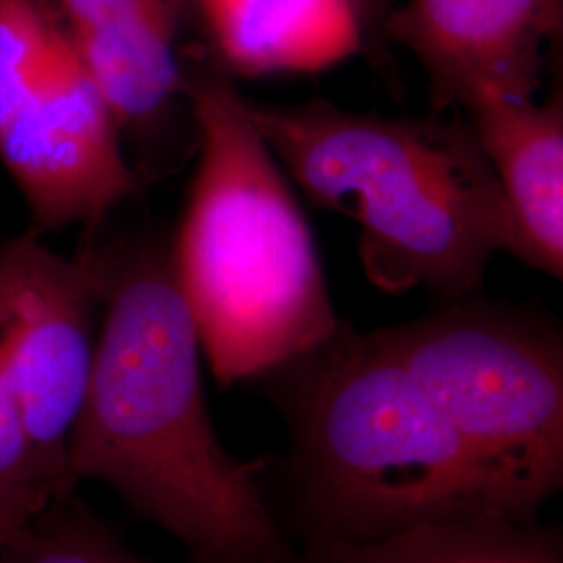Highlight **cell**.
<instances>
[{
    "instance_id": "cell-10",
    "label": "cell",
    "mask_w": 563,
    "mask_h": 563,
    "mask_svg": "<svg viewBox=\"0 0 563 563\" xmlns=\"http://www.w3.org/2000/svg\"><path fill=\"white\" fill-rule=\"evenodd\" d=\"M216 59L236 78L313 74L351 57L386 67L393 0H197Z\"/></svg>"
},
{
    "instance_id": "cell-6",
    "label": "cell",
    "mask_w": 563,
    "mask_h": 563,
    "mask_svg": "<svg viewBox=\"0 0 563 563\" xmlns=\"http://www.w3.org/2000/svg\"><path fill=\"white\" fill-rule=\"evenodd\" d=\"M0 163L38 239L97 232L139 190L120 125L44 0H0Z\"/></svg>"
},
{
    "instance_id": "cell-7",
    "label": "cell",
    "mask_w": 563,
    "mask_h": 563,
    "mask_svg": "<svg viewBox=\"0 0 563 563\" xmlns=\"http://www.w3.org/2000/svg\"><path fill=\"white\" fill-rule=\"evenodd\" d=\"M102 299L97 242L76 260L30 232L0 244V363L44 467L69 493L67 449L92 374Z\"/></svg>"
},
{
    "instance_id": "cell-1",
    "label": "cell",
    "mask_w": 563,
    "mask_h": 563,
    "mask_svg": "<svg viewBox=\"0 0 563 563\" xmlns=\"http://www.w3.org/2000/svg\"><path fill=\"white\" fill-rule=\"evenodd\" d=\"M95 363L67 449L97 481L180 541L190 563H292L262 483L263 457L223 446L205 399L201 341L159 242L102 246Z\"/></svg>"
},
{
    "instance_id": "cell-13",
    "label": "cell",
    "mask_w": 563,
    "mask_h": 563,
    "mask_svg": "<svg viewBox=\"0 0 563 563\" xmlns=\"http://www.w3.org/2000/svg\"><path fill=\"white\" fill-rule=\"evenodd\" d=\"M0 563H146L76 499L41 509L0 549Z\"/></svg>"
},
{
    "instance_id": "cell-14",
    "label": "cell",
    "mask_w": 563,
    "mask_h": 563,
    "mask_svg": "<svg viewBox=\"0 0 563 563\" xmlns=\"http://www.w3.org/2000/svg\"><path fill=\"white\" fill-rule=\"evenodd\" d=\"M71 493L44 467L15 388L0 363V509L41 511Z\"/></svg>"
},
{
    "instance_id": "cell-9",
    "label": "cell",
    "mask_w": 563,
    "mask_h": 563,
    "mask_svg": "<svg viewBox=\"0 0 563 563\" xmlns=\"http://www.w3.org/2000/svg\"><path fill=\"white\" fill-rule=\"evenodd\" d=\"M563 32V0H407L384 36L420 60L432 113L472 95L534 99Z\"/></svg>"
},
{
    "instance_id": "cell-2",
    "label": "cell",
    "mask_w": 563,
    "mask_h": 563,
    "mask_svg": "<svg viewBox=\"0 0 563 563\" xmlns=\"http://www.w3.org/2000/svg\"><path fill=\"white\" fill-rule=\"evenodd\" d=\"M255 380L288 434L284 457H263V476L280 483L272 509L286 537L363 543L505 518L453 430L374 330L342 322Z\"/></svg>"
},
{
    "instance_id": "cell-12",
    "label": "cell",
    "mask_w": 563,
    "mask_h": 563,
    "mask_svg": "<svg viewBox=\"0 0 563 563\" xmlns=\"http://www.w3.org/2000/svg\"><path fill=\"white\" fill-rule=\"evenodd\" d=\"M292 563H563V537L553 523L478 518L363 543L311 541Z\"/></svg>"
},
{
    "instance_id": "cell-3",
    "label": "cell",
    "mask_w": 563,
    "mask_h": 563,
    "mask_svg": "<svg viewBox=\"0 0 563 563\" xmlns=\"http://www.w3.org/2000/svg\"><path fill=\"white\" fill-rule=\"evenodd\" d=\"M242 102L305 195L357 222L365 276L384 292L470 297L497 253L514 255L504 192L467 120L355 113L320 97Z\"/></svg>"
},
{
    "instance_id": "cell-8",
    "label": "cell",
    "mask_w": 563,
    "mask_h": 563,
    "mask_svg": "<svg viewBox=\"0 0 563 563\" xmlns=\"http://www.w3.org/2000/svg\"><path fill=\"white\" fill-rule=\"evenodd\" d=\"M120 125L151 148L192 118V67L213 53L197 0H44Z\"/></svg>"
},
{
    "instance_id": "cell-11",
    "label": "cell",
    "mask_w": 563,
    "mask_h": 563,
    "mask_svg": "<svg viewBox=\"0 0 563 563\" xmlns=\"http://www.w3.org/2000/svg\"><path fill=\"white\" fill-rule=\"evenodd\" d=\"M514 225V255L563 276V95L543 102L478 92L463 101Z\"/></svg>"
},
{
    "instance_id": "cell-4",
    "label": "cell",
    "mask_w": 563,
    "mask_h": 563,
    "mask_svg": "<svg viewBox=\"0 0 563 563\" xmlns=\"http://www.w3.org/2000/svg\"><path fill=\"white\" fill-rule=\"evenodd\" d=\"M188 95L199 163L169 253L202 357L232 386L311 351L342 322L311 228L236 80L209 55Z\"/></svg>"
},
{
    "instance_id": "cell-5",
    "label": "cell",
    "mask_w": 563,
    "mask_h": 563,
    "mask_svg": "<svg viewBox=\"0 0 563 563\" xmlns=\"http://www.w3.org/2000/svg\"><path fill=\"white\" fill-rule=\"evenodd\" d=\"M374 334L453 430L505 518L539 522L563 486L560 330L470 295Z\"/></svg>"
},
{
    "instance_id": "cell-15",
    "label": "cell",
    "mask_w": 563,
    "mask_h": 563,
    "mask_svg": "<svg viewBox=\"0 0 563 563\" xmlns=\"http://www.w3.org/2000/svg\"><path fill=\"white\" fill-rule=\"evenodd\" d=\"M36 514L38 511H27V509H0V549L9 543Z\"/></svg>"
}]
</instances>
